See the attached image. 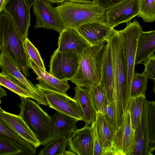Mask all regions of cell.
I'll return each instance as SVG.
<instances>
[{"label": "cell", "instance_id": "6da1fadb", "mask_svg": "<svg viewBox=\"0 0 155 155\" xmlns=\"http://www.w3.org/2000/svg\"><path fill=\"white\" fill-rule=\"evenodd\" d=\"M105 39L109 42L111 49L114 78L113 100L117 124L120 126L123 121L130 99L127 92V66L123 44L118 31L114 28Z\"/></svg>", "mask_w": 155, "mask_h": 155}, {"label": "cell", "instance_id": "7a4b0ae2", "mask_svg": "<svg viewBox=\"0 0 155 155\" xmlns=\"http://www.w3.org/2000/svg\"><path fill=\"white\" fill-rule=\"evenodd\" d=\"M64 28L77 31L86 24L104 22L106 10L96 3H84L66 0L56 7Z\"/></svg>", "mask_w": 155, "mask_h": 155}, {"label": "cell", "instance_id": "3957f363", "mask_svg": "<svg viewBox=\"0 0 155 155\" xmlns=\"http://www.w3.org/2000/svg\"><path fill=\"white\" fill-rule=\"evenodd\" d=\"M5 49L26 77L29 76V58L24 41L10 15L4 10L0 13V52Z\"/></svg>", "mask_w": 155, "mask_h": 155}, {"label": "cell", "instance_id": "277c9868", "mask_svg": "<svg viewBox=\"0 0 155 155\" xmlns=\"http://www.w3.org/2000/svg\"><path fill=\"white\" fill-rule=\"evenodd\" d=\"M106 41L87 49L80 54L77 72L70 81L77 86L90 88L100 81Z\"/></svg>", "mask_w": 155, "mask_h": 155}, {"label": "cell", "instance_id": "5b68a950", "mask_svg": "<svg viewBox=\"0 0 155 155\" xmlns=\"http://www.w3.org/2000/svg\"><path fill=\"white\" fill-rule=\"evenodd\" d=\"M20 97L19 115L41 144L45 146L51 139L54 127L52 116L30 98Z\"/></svg>", "mask_w": 155, "mask_h": 155}, {"label": "cell", "instance_id": "8992f818", "mask_svg": "<svg viewBox=\"0 0 155 155\" xmlns=\"http://www.w3.org/2000/svg\"><path fill=\"white\" fill-rule=\"evenodd\" d=\"M132 155H152L155 150V102L145 99L140 125L135 131Z\"/></svg>", "mask_w": 155, "mask_h": 155}, {"label": "cell", "instance_id": "52a82bcc", "mask_svg": "<svg viewBox=\"0 0 155 155\" xmlns=\"http://www.w3.org/2000/svg\"><path fill=\"white\" fill-rule=\"evenodd\" d=\"M124 29L118 31L122 40L127 73V92L130 98V88L135 72V60L136 47L139 34L142 28L136 20L127 23Z\"/></svg>", "mask_w": 155, "mask_h": 155}, {"label": "cell", "instance_id": "ba28073f", "mask_svg": "<svg viewBox=\"0 0 155 155\" xmlns=\"http://www.w3.org/2000/svg\"><path fill=\"white\" fill-rule=\"evenodd\" d=\"M80 58V54L57 49L51 58L49 73L60 80H70L77 72Z\"/></svg>", "mask_w": 155, "mask_h": 155}, {"label": "cell", "instance_id": "9c48e42d", "mask_svg": "<svg viewBox=\"0 0 155 155\" xmlns=\"http://www.w3.org/2000/svg\"><path fill=\"white\" fill-rule=\"evenodd\" d=\"M35 87L45 98L48 106L56 111L82 120V114L76 100L66 93L46 88L38 83Z\"/></svg>", "mask_w": 155, "mask_h": 155}, {"label": "cell", "instance_id": "30bf717a", "mask_svg": "<svg viewBox=\"0 0 155 155\" xmlns=\"http://www.w3.org/2000/svg\"><path fill=\"white\" fill-rule=\"evenodd\" d=\"M36 17L35 29L40 28L53 29L60 33L64 29L63 25L56 8L45 0H36L33 5Z\"/></svg>", "mask_w": 155, "mask_h": 155}, {"label": "cell", "instance_id": "8fae6325", "mask_svg": "<svg viewBox=\"0 0 155 155\" xmlns=\"http://www.w3.org/2000/svg\"><path fill=\"white\" fill-rule=\"evenodd\" d=\"M0 68L2 72L18 80L34 95L38 100V104L48 105L44 97L36 87L22 73L20 68L5 49H2L0 54Z\"/></svg>", "mask_w": 155, "mask_h": 155}, {"label": "cell", "instance_id": "7c38bea8", "mask_svg": "<svg viewBox=\"0 0 155 155\" xmlns=\"http://www.w3.org/2000/svg\"><path fill=\"white\" fill-rule=\"evenodd\" d=\"M135 130L127 110L121 125L114 134L113 145L115 155H132L135 148Z\"/></svg>", "mask_w": 155, "mask_h": 155}, {"label": "cell", "instance_id": "4fadbf2b", "mask_svg": "<svg viewBox=\"0 0 155 155\" xmlns=\"http://www.w3.org/2000/svg\"><path fill=\"white\" fill-rule=\"evenodd\" d=\"M30 8L25 0H8L4 10L10 15L24 41L31 25Z\"/></svg>", "mask_w": 155, "mask_h": 155}, {"label": "cell", "instance_id": "5bb4252c", "mask_svg": "<svg viewBox=\"0 0 155 155\" xmlns=\"http://www.w3.org/2000/svg\"><path fill=\"white\" fill-rule=\"evenodd\" d=\"M139 0H125L106 10L105 21L113 28L123 23H127L137 16Z\"/></svg>", "mask_w": 155, "mask_h": 155}, {"label": "cell", "instance_id": "9a60e30c", "mask_svg": "<svg viewBox=\"0 0 155 155\" xmlns=\"http://www.w3.org/2000/svg\"><path fill=\"white\" fill-rule=\"evenodd\" d=\"M70 150L78 155H93V142L91 125L72 131L68 140Z\"/></svg>", "mask_w": 155, "mask_h": 155}, {"label": "cell", "instance_id": "2e32d148", "mask_svg": "<svg viewBox=\"0 0 155 155\" xmlns=\"http://www.w3.org/2000/svg\"><path fill=\"white\" fill-rule=\"evenodd\" d=\"M58 51L70 52L81 54L91 47L76 31L71 28H64L60 33L58 43Z\"/></svg>", "mask_w": 155, "mask_h": 155}, {"label": "cell", "instance_id": "e0dca14e", "mask_svg": "<svg viewBox=\"0 0 155 155\" xmlns=\"http://www.w3.org/2000/svg\"><path fill=\"white\" fill-rule=\"evenodd\" d=\"M105 40L107 43L103 58L99 83L104 89L109 103L113 98L114 78L110 46L107 40Z\"/></svg>", "mask_w": 155, "mask_h": 155}, {"label": "cell", "instance_id": "ac0fdd59", "mask_svg": "<svg viewBox=\"0 0 155 155\" xmlns=\"http://www.w3.org/2000/svg\"><path fill=\"white\" fill-rule=\"evenodd\" d=\"M114 29L105 21L85 24L79 27L77 31L93 46L104 41Z\"/></svg>", "mask_w": 155, "mask_h": 155}, {"label": "cell", "instance_id": "d6986e66", "mask_svg": "<svg viewBox=\"0 0 155 155\" xmlns=\"http://www.w3.org/2000/svg\"><path fill=\"white\" fill-rule=\"evenodd\" d=\"M0 138L9 141L15 144L21 150V155H35L36 148L29 142L20 136L4 121L2 117L3 110L0 104Z\"/></svg>", "mask_w": 155, "mask_h": 155}, {"label": "cell", "instance_id": "ffe728a7", "mask_svg": "<svg viewBox=\"0 0 155 155\" xmlns=\"http://www.w3.org/2000/svg\"><path fill=\"white\" fill-rule=\"evenodd\" d=\"M29 67L37 75L38 83L43 87L51 90L66 93L70 88L68 81L60 80L37 65L29 58Z\"/></svg>", "mask_w": 155, "mask_h": 155}, {"label": "cell", "instance_id": "44dd1931", "mask_svg": "<svg viewBox=\"0 0 155 155\" xmlns=\"http://www.w3.org/2000/svg\"><path fill=\"white\" fill-rule=\"evenodd\" d=\"M95 122L96 131L104 155H115L113 145L114 132L102 113H97Z\"/></svg>", "mask_w": 155, "mask_h": 155}, {"label": "cell", "instance_id": "7402d4cb", "mask_svg": "<svg viewBox=\"0 0 155 155\" xmlns=\"http://www.w3.org/2000/svg\"><path fill=\"white\" fill-rule=\"evenodd\" d=\"M2 117L4 121L18 134L35 148L41 145L19 115H15L3 110Z\"/></svg>", "mask_w": 155, "mask_h": 155}, {"label": "cell", "instance_id": "603a6c76", "mask_svg": "<svg viewBox=\"0 0 155 155\" xmlns=\"http://www.w3.org/2000/svg\"><path fill=\"white\" fill-rule=\"evenodd\" d=\"M73 98L78 103L82 114V120L85 126L91 125L95 120L97 113L93 105L89 88L76 86Z\"/></svg>", "mask_w": 155, "mask_h": 155}, {"label": "cell", "instance_id": "cb8c5ba5", "mask_svg": "<svg viewBox=\"0 0 155 155\" xmlns=\"http://www.w3.org/2000/svg\"><path fill=\"white\" fill-rule=\"evenodd\" d=\"M155 51V31L140 32L137 41L135 65L142 63Z\"/></svg>", "mask_w": 155, "mask_h": 155}, {"label": "cell", "instance_id": "d4e9b609", "mask_svg": "<svg viewBox=\"0 0 155 155\" xmlns=\"http://www.w3.org/2000/svg\"><path fill=\"white\" fill-rule=\"evenodd\" d=\"M52 117L54 127L51 140L57 137L70 133L77 129L76 124L78 120L74 117L57 111Z\"/></svg>", "mask_w": 155, "mask_h": 155}, {"label": "cell", "instance_id": "484cf974", "mask_svg": "<svg viewBox=\"0 0 155 155\" xmlns=\"http://www.w3.org/2000/svg\"><path fill=\"white\" fill-rule=\"evenodd\" d=\"M0 85L9 89L20 97L33 99L37 103L36 97L16 79L2 72H0Z\"/></svg>", "mask_w": 155, "mask_h": 155}, {"label": "cell", "instance_id": "4316f807", "mask_svg": "<svg viewBox=\"0 0 155 155\" xmlns=\"http://www.w3.org/2000/svg\"><path fill=\"white\" fill-rule=\"evenodd\" d=\"M72 132L57 137L50 141L40 150L38 155H63Z\"/></svg>", "mask_w": 155, "mask_h": 155}, {"label": "cell", "instance_id": "83f0119b", "mask_svg": "<svg viewBox=\"0 0 155 155\" xmlns=\"http://www.w3.org/2000/svg\"><path fill=\"white\" fill-rule=\"evenodd\" d=\"M145 99V95L131 97L130 99L127 110L130 112L132 126L135 131L140 123Z\"/></svg>", "mask_w": 155, "mask_h": 155}, {"label": "cell", "instance_id": "f1b7e54d", "mask_svg": "<svg viewBox=\"0 0 155 155\" xmlns=\"http://www.w3.org/2000/svg\"><path fill=\"white\" fill-rule=\"evenodd\" d=\"M89 89L92 101L97 113H102L109 104L104 89L99 83Z\"/></svg>", "mask_w": 155, "mask_h": 155}, {"label": "cell", "instance_id": "f546056e", "mask_svg": "<svg viewBox=\"0 0 155 155\" xmlns=\"http://www.w3.org/2000/svg\"><path fill=\"white\" fill-rule=\"evenodd\" d=\"M148 79L145 74L134 73L130 88V98L145 95Z\"/></svg>", "mask_w": 155, "mask_h": 155}, {"label": "cell", "instance_id": "4dcf8cb0", "mask_svg": "<svg viewBox=\"0 0 155 155\" xmlns=\"http://www.w3.org/2000/svg\"><path fill=\"white\" fill-rule=\"evenodd\" d=\"M137 16L145 22H152L155 19V0H139Z\"/></svg>", "mask_w": 155, "mask_h": 155}, {"label": "cell", "instance_id": "1f68e13d", "mask_svg": "<svg viewBox=\"0 0 155 155\" xmlns=\"http://www.w3.org/2000/svg\"><path fill=\"white\" fill-rule=\"evenodd\" d=\"M25 48L29 58H30L38 66L46 70L45 66L38 49L28 38L24 41Z\"/></svg>", "mask_w": 155, "mask_h": 155}, {"label": "cell", "instance_id": "d6a6232c", "mask_svg": "<svg viewBox=\"0 0 155 155\" xmlns=\"http://www.w3.org/2000/svg\"><path fill=\"white\" fill-rule=\"evenodd\" d=\"M102 113L114 133L118 130L119 128L117 124L114 104L113 100L106 107Z\"/></svg>", "mask_w": 155, "mask_h": 155}, {"label": "cell", "instance_id": "836d02e7", "mask_svg": "<svg viewBox=\"0 0 155 155\" xmlns=\"http://www.w3.org/2000/svg\"><path fill=\"white\" fill-rule=\"evenodd\" d=\"M21 149L14 143L0 138V155H21Z\"/></svg>", "mask_w": 155, "mask_h": 155}, {"label": "cell", "instance_id": "e575fe53", "mask_svg": "<svg viewBox=\"0 0 155 155\" xmlns=\"http://www.w3.org/2000/svg\"><path fill=\"white\" fill-rule=\"evenodd\" d=\"M142 63L145 66L143 73L147 78L155 80V56L154 53Z\"/></svg>", "mask_w": 155, "mask_h": 155}, {"label": "cell", "instance_id": "d590c367", "mask_svg": "<svg viewBox=\"0 0 155 155\" xmlns=\"http://www.w3.org/2000/svg\"><path fill=\"white\" fill-rule=\"evenodd\" d=\"M91 126L93 142V155H104V151L96 131L95 121L91 124Z\"/></svg>", "mask_w": 155, "mask_h": 155}, {"label": "cell", "instance_id": "8d00e7d4", "mask_svg": "<svg viewBox=\"0 0 155 155\" xmlns=\"http://www.w3.org/2000/svg\"><path fill=\"white\" fill-rule=\"evenodd\" d=\"M125 0H96V3L106 10L114 5Z\"/></svg>", "mask_w": 155, "mask_h": 155}, {"label": "cell", "instance_id": "74e56055", "mask_svg": "<svg viewBox=\"0 0 155 155\" xmlns=\"http://www.w3.org/2000/svg\"><path fill=\"white\" fill-rule=\"evenodd\" d=\"M70 1L84 3H96V0H67Z\"/></svg>", "mask_w": 155, "mask_h": 155}, {"label": "cell", "instance_id": "f35d334b", "mask_svg": "<svg viewBox=\"0 0 155 155\" xmlns=\"http://www.w3.org/2000/svg\"><path fill=\"white\" fill-rule=\"evenodd\" d=\"M7 0H0V13L4 9Z\"/></svg>", "mask_w": 155, "mask_h": 155}, {"label": "cell", "instance_id": "ab89813d", "mask_svg": "<svg viewBox=\"0 0 155 155\" xmlns=\"http://www.w3.org/2000/svg\"><path fill=\"white\" fill-rule=\"evenodd\" d=\"M0 86V99L2 97H6L8 95L6 92Z\"/></svg>", "mask_w": 155, "mask_h": 155}, {"label": "cell", "instance_id": "60d3db41", "mask_svg": "<svg viewBox=\"0 0 155 155\" xmlns=\"http://www.w3.org/2000/svg\"><path fill=\"white\" fill-rule=\"evenodd\" d=\"M36 0H25L28 6L31 8L35 3Z\"/></svg>", "mask_w": 155, "mask_h": 155}, {"label": "cell", "instance_id": "b9f144b4", "mask_svg": "<svg viewBox=\"0 0 155 155\" xmlns=\"http://www.w3.org/2000/svg\"><path fill=\"white\" fill-rule=\"evenodd\" d=\"M49 2L53 3H62L67 0H45Z\"/></svg>", "mask_w": 155, "mask_h": 155}, {"label": "cell", "instance_id": "7bdbcfd3", "mask_svg": "<svg viewBox=\"0 0 155 155\" xmlns=\"http://www.w3.org/2000/svg\"><path fill=\"white\" fill-rule=\"evenodd\" d=\"M63 155H76V154L73 152L71 150H65L64 151Z\"/></svg>", "mask_w": 155, "mask_h": 155}, {"label": "cell", "instance_id": "ee69618b", "mask_svg": "<svg viewBox=\"0 0 155 155\" xmlns=\"http://www.w3.org/2000/svg\"></svg>", "mask_w": 155, "mask_h": 155}]
</instances>
